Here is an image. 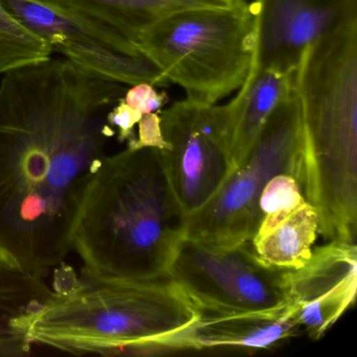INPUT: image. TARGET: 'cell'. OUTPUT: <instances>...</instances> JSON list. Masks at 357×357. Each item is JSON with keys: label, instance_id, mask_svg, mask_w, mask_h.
Here are the masks:
<instances>
[{"label": "cell", "instance_id": "obj_7", "mask_svg": "<svg viewBox=\"0 0 357 357\" xmlns=\"http://www.w3.org/2000/svg\"><path fill=\"white\" fill-rule=\"evenodd\" d=\"M162 151L171 187L187 218L204 208L222 187L233 165L235 104L188 99L160 112Z\"/></svg>", "mask_w": 357, "mask_h": 357}, {"label": "cell", "instance_id": "obj_18", "mask_svg": "<svg viewBox=\"0 0 357 357\" xmlns=\"http://www.w3.org/2000/svg\"><path fill=\"white\" fill-rule=\"evenodd\" d=\"M306 202L302 185L296 177L286 173L275 175L261 192L259 199L261 222L255 235L271 231Z\"/></svg>", "mask_w": 357, "mask_h": 357}, {"label": "cell", "instance_id": "obj_6", "mask_svg": "<svg viewBox=\"0 0 357 357\" xmlns=\"http://www.w3.org/2000/svg\"><path fill=\"white\" fill-rule=\"evenodd\" d=\"M303 135L302 104L294 89L271 112L216 195L188 218L185 237L219 248L252 242L260 225L259 199L266 183L281 173L301 183Z\"/></svg>", "mask_w": 357, "mask_h": 357}, {"label": "cell", "instance_id": "obj_20", "mask_svg": "<svg viewBox=\"0 0 357 357\" xmlns=\"http://www.w3.org/2000/svg\"><path fill=\"white\" fill-rule=\"evenodd\" d=\"M143 114L132 109L124 100H120L106 116L108 124L112 128L118 129L119 141L130 142L135 139V127L141 120Z\"/></svg>", "mask_w": 357, "mask_h": 357}, {"label": "cell", "instance_id": "obj_2", "mask_svg": "<svg viewBox=\"0 0 357 357\" xmlns=\"http://www.w3.org/2000/svg\"><path fill=\"white\" fill-rule=\"evenodd\" d=\"M187 221L160 149L127 147L106 155L87 185L73 233L81 273L102 281L166 277Z\"/></svg>", "mask_w": 357, "mask_h": 357}, {"label": "cell", "instance_id": "obj_12", "mask_svg": "<svg viewBox=\"0 0 357 357\" xmlns=\"http://www.w3.org/2000/svg\"><path fill=\"white\" fill-rule=\"evenodd\" d=\"M17 20L47 41L101 43L135 57H144L130 40L107 24L64 11L39 0H0Z\"/></svg>", "mask_w": 357, "mask_h": 357}, {"label": "cell", "instance_id": "obj_19", "mask_svg": "<svg viewBox=\"0 0 357 357\" xmlns=\"http://www.w3.org/2000/svg\"><path fill=\"white\" fill-rule=\"evenodd\" d=\"M123 100L132 109L139 114H147L160 112L169 102V96L165 91H156V86L150 83L143 82L132 85L127 89Z\"/></svg>", "mask_w": 357, "mask_h": 357}, {"label": "cell", "instance_id": "obj_3", "mask_svg": "<svg viewBox=\"0 0 357 357\" xmlns=\"http://www.w3.org/2000/svg\"><path fill=\"white\" fill-rule=\"evenodd\" d=\"M52 292L16 319L26 340L72 354L147 356L151 344L189 327L199 308L168 275L145 281L91 279L61 264Z\"/></svg>", "mask_w": 357, "mask_h": 357}, {"label": "cell", "instance_id": "obj_4", "mask_svg": "<svg viewBox=\"0 0 357 357\" xmlns=\"http://www.w3.org/2000/svg\"><path fill=\"white\" fill-rule=\"evenodd\" d=\"M137 47L188 99L216 104L238 91L254 68V6L234 0L170 14L144 31Z\"/></svg>", "mask_w": 357, "mask_h": 357}, {"label": "cell", "instance_id": "obj_9", "mask_svg": "<svg viewBox=\"0 0 357 357\" xmlns=\"http://www.w3.org/2000/svg\"><path fill=\"white\" fill-rule=\"evenodd\" d=\"M255 68L296 74L305 52L357 20V0H254Z\"/></svg>", "mask_w": 357, "mask_h": 357}, {"label": "cell", "instance_id": "obj_8", "mask_svg": "<svg viewBox=\"0 0 357 357\" xmlns=\"http://www.w3.org/2000/svg\"><path fill=\"white\" fill-rule=\"evenodd\" d=\"M167 275L199 309L259 312L289 304L284 271L263 262L252 242L219 248L185 237Z\"/></svg>", "mask_w": 357, "mask_h": 357}, {"label": "cell", "instance_id": "obj_15", "mask_svg": "<svg viewBox=\"0 0 357 357\" xmlns=\"http://www.w3.org/2000/svg\"><path fill=\"white\" fill-rule=\"evenodd\" d=\"M52 289L40 275L0 262V356L30 354L33 344L15 321L43 303Z\"/></svg>", "mask_w": 357, "mask_h": 357}, {"label": "cell", "instance_id": "obj_13", "mask_svg": "<svg viewBox=\"0 0 357 357\" xmlns=\"http://www.w3.org/2000/svg\"><path fill=\"white\" fill-rule=\"evenodd\" d=\"M64 11L107 24L137 47L144 31L158 20L188 9L227 5L218 0H39Z\"/></svg>", "mask_w": 357, "mask_h": 357}, {"label": "cell", "instance_id": "obj_10", "mask_svg": "<svg viewBox=\"0 0 357 357\" xmlns=\"http://www.w3.org/2000/svg\"><path fill=\"white\" fill-rule=\"evenodd\" d=\"M286 292L301 327L319 340L354 304L357 286L355 242L330 241L306 264L284 271Z\"/></svg>", "mask_w": 357, "mask_h": 357}, {"label": "cell", "instance_id": "obj_5", "mask_svg": "<svg viewBox=\"0 0 357 357\" xmlns=\"http://www.w3.org/2000/svg\"><path fill=\"white\" fill-rule=\"evenodd\" d=\"M302 104V165L315 185L357 175V20L311 45L296 72Z\"/></svg>", "mask_w": 357, "mask_h": 357}, {"label": "cell", "instance_id": "obj_1", "mask_svg": "<svg viewBox=\"0 0 357 357\" xmlns=\"http://www.w3.org/2000/svg\"><path fill=\"white\" fill-rule=\"evenodd\" d=\"M127 85L49 59L0 82V262L45 277L73 250L77 215L114 135Z\"/></svg>", "mask_w": 357, "mask_h": 357}, {"label": "cell", "instance_id": "obj_11", "mask_svg": "<svg viewBox=\"0 0 357 357\" xmlns=\"http://www.w3.org/2000/svg\"><path fill=\"white\" fill-rule=\"evenodd\" d=\"M302 329L296 309L259 312H227L199 309V317L189 327L158 338L147 355L210 349L268 350L294 337Z\"/></svg>", "mask_w": 357, "mask_h": 357}, {"label": "cell", "instance_id": "obj_21", "mask_svg": "<svg viewBox=\"0 0 357 357\" xmlns=\"http://www.w3.org/2000/svg\"><path fill=\"white\" fill-rule=\"evenodd\" d=\"M137 125H139V137L128 142V148L137 149V148L149 147L160 150L168 148V144L162 137L160 112L143 114Z\"/></svg>", "mask_w": 357, "mask_h": 357}, {"label": "cell", "instance_id": "obj_16", "mask_svg": "<svg viewBox=\"0 0 357 357\" xmlns=\"http://www.w3.org/2000/svg\"><path fill=\"white\" fill-rule=\"evenodd\" d=\"M317 233L319 215L314 206L306 202L271 231L255 235L252 246L269 266L291 271L308 262Z\"/></svg>", "mask_w": 357, "mask_h": 357}, {"label": "cell", "instance_id": "obj_22", "mask_svg": "<svg viewBox=\"0 0 357 357\" xmlns=\"http://www.w3.org/2000/svg\"><path fill=\"white\" fill-rule=\"evenodd\" d=\"M218 1H223V3H231V1H234V0H218Z\"/></svg>", "mask_w": 357, "mask_h": 357}, {"label": "cell", "instance_id": "obj_17", "mask_svg": "<svg viewBox=\"0 0 357 357\" xmlns=\"http://www.w3.org/2000/svg\"><path fill=\"white\" fill-rule=\"evenodd\" d=\"M53 47L0 3V75L51 59Z\"/></svg>", "mask_w": 357, "mask_h": 357}, {"label": "cell", "instance_id": "obj_14", "mask_svg": "<svg viewBox=\"0 0 357 357\" xmlns=\"http://www.w3.org/2000/svg\"><path fill=\"white\" fill-rule=\"evenodd\" d=\"M296 89V74L252 68L233 98L235 104L234 169L239 165L271 112Z\"/></svg>", "mask_w": 357, "mask_h": 357}]
</instances>
